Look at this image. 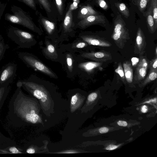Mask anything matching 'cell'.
I'll list each match as a JSON object with an SVG mask.
<instances>
[{"label": "cell", "instance_id": "obj_10", "mask_svg": "<svg viewBox=\"0 0 157 157\" xmlns=\"http://www.w3.org/2000/svg\"><path fill=\"white\" fill-rule=\"evenodd\" d=\"M148 64V60L146 57L143 56H140L136 68L135 78L136 80L141 81L144 79L147 74Z\"/></svg>", "mask_w": 157, "mask_h": 157}, {"label": "cell", "instance_id": "obj_16", "mask_svg": "<svg viewBox=\"0 0 157 157\" xmlns=\"http://www.w3.org/2000/svg\"><path fill=\"white\" fill-rule=\"evenodd\" d=\"M84 98L79 92L73 95L70 98V109L73 112L79 109L83 103Z\"/></svg>", "mask_w": 157, "mask_h": 157}, {"label": "cell", "instance_id": "obj_31", "mask_svg": "<svg viewBox=\"0 0 157 157\" xmlns=\"http://www.w3.org/2000/svg\"><path fill=\"white\" fill-rule=\"evenodd\" d=\"M150 71H157V56H155L149 62Z\"/></svg>", "mask_w": 157, "mask_h": 157}, {"label": "cell", "instance_id": "obj_3", "mask_svg": "<svg viewBox=\"0 0 157 157\" xmlns=\"http://www.w3.org/2000/svg\"><path fill=\"white\" fill-rule=\"evenodd\" d=\"M8 36L21 48H29L36 43L33 35L17 28L10 29Z\"/></svg>", "mask_w": 157, "mask_h": 157}, {"label": "cell", "instance_id": "obj_27", "mask_svg": "<svg viewBox=\"0 0 157 157\" xmlns=\"http://www.w3.org/2000/svg\"><path fill=\"white\" fill-rule=\"evenodd\" d=\"M54 2L58 14L63 16L64 14V0H54Z\"/></svg>", "mask_w": 157, "mask_h": 157}, {"label": "cell", "instance_id": "obj_13", "mask_svg": "<svg viewBox=\"0 0 157 157\" xmlns=\"http://www.w3.org/2000/svg\"><path fill=\"white\" fill-rule=\"evenodd\" d=\"M111 37L117 46L122 49L127 40L129 39L128 30L125 27L118 33H113Z\"/></svg>", "mask_w": 157, "mask_h": 157}, {"label": "cell", "instance_id": "obj_38", "mask_svg": "<svg viewBox=\"0 0 157 157\" xmlns=\"http://www.w3.org/2000/svg\"><path fill=\"white\" fill-rule=\"evenodd\" d=\"M120 145H114L113 144H110L106 148V150H113L114 149H117L118 148L119 146Z\"/></svg>", "mask_w": 157, "mask_h": 157}, {"label": "cell", "instance_id": "obj_23", "mask_svg": "<svg viewBox=\"0 0 157 157\" xmlns=\"http://www.w3.org/2000/svg\"><path fill=\"white\" fill-rule=\"evenodd\" d=\"M10 85L0 87V110L10 91Z\"/></svg>", "mask_w": 157, "mask_h": 157}, {"label": "cell", "instance_id": "obj_40", "mask_svg": "<svg viewBox=\"0 0 157 157\" xmlns=\"http://www.w3.org/2000/svg\"><path fill=\"white\" fill-rule=\"evenodd\" d=\"M78 151L74 150H67L64 151H61L60 152H58V153H78Z\"/></svg>", "mask_w": 157, "mask_h": 157}, {"label": "cell", "instance_id": "obj_18", "mask_svg": "<svg viewBox=\"0 0 157 157\" xmlns=\"http://www.w3.org/2000/svg\"><path fill=\"white\" fill-rule=\"evenodd\" d=\"M103 62H87L82 63L78 65L79 68L88 72H90L96 68L100 67Z\"/></svg>", "mask_w": 157, "mask_h": 157}, {"label": "cell", "instance_id": "obj_4", "mask_svg": "<svg viewBox=\"0 0 157 157\" xmlns=\"http://www.w3.org/2000/svg\"><path fill=\"white\" fill-rule=\"evenodd\" d=\"M17 56L28 67L38 71L51 77L56 78V74L52 70L31 54L27 52H19Z\"/></svg>", "mask_w": 157, "mask_h": 157}, {"label": "cell", "instance_id": "obj_1", "mask_svg": "<svg viewBox=\"0 0 157 157\" xmlns=\"http://www.w3.org/2000/svg\"><path fill=\"white\" fill-rule=\"evenodd\" d=\"M38 100L25 94L17 87L9 105L8 118L17 125L37 124L43 123Z\"/></svg>", "mask_w": 157, "mask_h": 157}, {"label": "cell", "instance_id": "obj_12", "mask_svg": "<svg viewBox=\"0 0 157 157\" xmlns=\"http://www.w3.org/2000/svg\"><path fill=\"white\" fill-rule=\"evenodd\" d=\"M75 27L72 9L70 6L65 14L62 22V31L64 33H70L72 31Z\"/></svg>", "mask_w": 157, "mask_h": 157}, {"label": "cell", "instance_id": "obj_45", "mask_svg": "<svg viewBox=\"0 0 157 157\" xmlns=\"http://www.w3.org/2000/svg\"><path fill=\"white\" fill-rule=\"evenodd\" d=\"M155 56H157V47H156V48L155 49Z\"/></svg>", "mask_w": 157, "mask_h": 157}, {"label": "cell", "instance_id": "obj_34", "mask_svg": "<svg viewBox=\"0 0 157 157\" xmlns=\"http://www.w3.org/2000/svg\"><path fill=\"white\" fill-rule=\"evenodd\" d=\"M22 1L25 4L33 10H36L34 0H22Z\"/></svg>", "mask_w": 157, "mask_h": 157}, {"label": "cell", "instance_id": "obj_2", "mask_svg": "<svg viewBox=\"0 0 157 157\" xmlns=\"http://www.w3.org/2000/svg\"><path fill=\"white\" fill-rule=\"evenodd\" d=\"M16 86L23 88L36 99L43 113L49 116L53 107V99L49 91L43 85L37 82L31 76L27 79L18 80Z\"/></svg>", "mask_w": 157, "mask_h": 157}, {"label": "cell", "instance_id": "obj_19", "mask_svg": "<svg viewBox=\"0 0 157 157\" xmlns=\"http://www.w3.org/2000/svg\"><path fill=\"white\" fill-rule=\"evenodd\" d=\"M123 66L125 79L128 83H131L133 81V71L131 63L125 61L123 63Z\"/></svg>", "mask_w": 157, "mask_h": 157}, {"label": "cell", "instance_id": "obj_46", "mask_svg": "<svg viewBox=\"0 0 157 157\" xmlns=\"http://www.w3.org/2000/svg\"></svg>", "mask_w": 157, "mask_h": 157}, {"label": "cell", "instance_id": "obj_11", "mask_svg": "<svg viewBox=\"0 0 157 157\" xmlns=\"http://www.w3.org/2000/svg\"><path fill=\"white\" fill-rule=\"evenodd\" d=\"M145 37L140 28H138L136 34L135 44V53L143 56L145 52L146 46Z\"/></svg>", "mask_w": 157, "mask_h": 157}, {"label": "cell", "instance_id": "obj_37", "mask_svg": "<svg viewBox=\"0 0 157 157\" xmlns=\"http://www.w3.org/2000/svg\"><path fill=\"white\" fill-rule=\"evenodd\" d=\"M10 153H21L22 152L20 151L16 147H10L8 149Z\"/></svg>", "mask_w": 157, "mask_h": 157}, {"label": "cell", "instance_id": "obj_9", "mask_svg": "<svg viewBox=\"0 0 157 157\" xmlns=\"http://www.w3.org/2000/svg\"><path fill=\"white\" fill-rule=\"evenodd\" d=\"M81 56L84 58L101 62H106L112 59L111 54L104 51L85 52L82 54Z\"/></svg>", "mask_w": 157, "mask_h": 157}, {"label": "cell", "instance_id": "obj_32", "mask_svg": "<svg viewBox=\"0 0 157 157\" xmlns=\"http://www.w3.org/2000/svg\"><path fill=\"white\" fill-rule=\"evenodd\" d=\"M115 71L116 73L118 74L121 77L122 81L125 82V77L124 70L123 69L121 62H120L118 64L117 68L115 69Z\"/></svg>", "mask_w": 157, "mask_h": 157}, {"label": "cell", "instance_id": "obj_7", "mask_svg": "<svg viewBox=\"0 0 157 157\" xmlns=\"http://www.w3.org/2000/svg\"><path fill=\"white\" fill-rule=\"evenodd\" d=\"M105 17L102 15H94L88 16L77 22L75 27L84 29L89 26L95 25H104L106 22Z\"/></svg>", "mask_w": 157, "mask_h": 157}, {"label": "cell", "instance_id": "obj_43", "mask_svg": "<svg viewBox=\"0 0 157 157\" xmlns=\"http://www.w3.org/2000/svg\"><path fill=\"white\" fill-rule=\"evenodd\" d=\"M147 107L146 105H144L142 107L141 111L143 113H146L147 112Z\"/></svg>", "mask_w": 157, "mask_h": 157}, {"label": "cell", "instance_id": "obj_41", "mask_svg": "<svg viewBox=\"0 0 157 157\" xmlns=\"http://www.w3.org/2000/svg\"><path fill=\"white\" fill-rule=\"evenodd\" d=\"M99 132L101 133H104L107 132L109 129L108 128L106 127H102L100 128L99 130Z\"/></svg>", "mask_w": 157, "mask_h": 157}, {"label": "cell", "instance_id": "obj_22", "mask_svg": "<svg viewBox=\"0 0 157 157\" xmlns=\"http://www.w3.org/2000/svg\"><path fill=\"white\" fill-rule=\"evenodd\" d=\"M125 24L121 15L118 14L114 21V29L113 33H117L125 27Z\"/></svg>", "mask_w": 157, "mask_h": 157}, {"label": "cell", "instance_id": "obj_8", "mask_svg": "<svg viewBox=\"0 0 157 157\" xmlns=\"http://www.w3.org/2000/svg\"><path fill=\"white\" fill-rule=\"evenodd\" d=\"M79 36L90 45L109 47L112 45L111 43L103 38L96 36L87 34L84 33H80Z\"/></svg>", "mask_w": 157, "mask_h": 157}, {"label": "cell", "instance_id": "obj_25", "mask_svg": "<svg viewBox=\"0 0 157 157\" xmlns=\"http://www.w3.org/2000/svg\"><path fill=\"white\" fill-rule=\"evenodd\" d=\"M9 48V45L5 43L2 36L0 35V61L3 58L6 51Z\"/></svg>", "mask_w": 157, "mask_h": 157}, {"label": "cell", "instance_id": "obj_36", "mask_svg": "<svg viewBox=\"0 0 157 157\" xmlns=\"http://www.w3.org/2000/svg\"><path fill=\"white\" fill-rule=\"evenodd\" d=\"M97 2L100 6L105 10L108 8V6L104 0H97Z\"/></svg>", "mask_w": 157, "mask_h": 157}, {"label": "cell", "instance_id": "obj_26", "mask_svg": "<svg viewBox=\"0 0 157 157\" xmlns=\"http://www.w3.org/2000/svg\"><path fill=\"white\" fill-rule=\"evenodd\" d=\"M150 0H133L134 4L137 6L139 10L143 12L146 8L148 3Z\"/></svg>", "mask_w": 157, "mask_h": 157}, {"label": "cell", "instance_id": "obj_44", "mask_svg": "<svg viewBox=\"0 0 157 157\" xmlns=\"http://www.w3.org/2000/svg\"><path fill=\"white\" fill-rule=\"evenodd\" d=\"M156 102V98H155L153 99H150V100H148L147 101H146L145 102V103H149L150 102Z\"/></svg>", "mask_w": 157, "mask_h": 157}, {"label": "cell", "instance_id": "obj_33", "mask_svg": "<svg viewBox=\"0 0 157 157\" xmlns=\"http://www.w3.org/2000/svg\"><path fill=\"white\" fill-rule=\"evenodd\" d=\"M87 45V43L85 42L80 41L74 44L72 47L74 48H82L86 47Z\"/></svg>", "mask_w": 157, "mask_h": 157}, {"label": "cell", "instance_id": "obj_35", "mask_svg": "<svg viewBox=\"0 0 157 157\" xmlns=\"http://www.w3.org/2000/svg\"><path fill=\"white\" fill-rule=\"evenodd\" d=\"M97 96V94L96 92H92L90 93L88 96L87 101L89 102L93 101L96 99Z\"/></svg>", "mask_w": 157, "mask_h": 157}, {"label": "cell", "instance_id": "obj_5", "mask_svg": "<svg viewBox=\"0 0 157 157\" xmlns=\"http://www.w3.org/2000/svg\"><path fill=\"white\" fill-rule=\"evenodd\" d=\"M6 19L14 23L21 25L40 35L42 33L33 21L31 18L21 10H19L13 14H8Z\"/></svg>", "mask_w": 157, "mask_h": 157}, {"label": "cell", "instance_id": "obj_30", "mask_svg": "<svg viewBox=\"0 0 157 157\" xmlns=\"http://www.w3.org/2000/svg\"><path fill=\"white\" fill-rule=\"evenodd\" d=\"M66 59L68 69L69 72H71L73 70V59L72 55L70 53L67 54Z\"/></svg>", "mask_w": 157, "mask_h": 157}, {"label": "cell", "instance_id": "obj_29", "mask_svg": "<svg viewBox=\"0 0 157 157\" xmlns=\"http://www.w3.org/2000/svg\"><path fill=\"white\" fill-rule=\"evenodd\" d=\"M150 6L152 9L155 26L157 29V0H151Z\"/></svg>", "mask_w": 157, "mask_h": 157}, {"label": "cell", "instance_id": "obj_21", "mask_svg": "<svg viewBox=\"0 0 157 157\" xmlns=\"http://www.w3.org/2000/svg\"><path fill=\"white\" fill-rule=\"evenodd\" d=\"M40 4L46 11L49 17L52 15L54 10L53 3L50 0H38Z\"/></svg>", "mask_w": 157, "mask_h": 157}, {"label": "cell", "instance_id": "obj_28", "mask_svg": "<svg viewBox=\"0 0 157 157\" xmlns=\"http://www.w3.org/2000/svg\"><path fill=\"white\" fill-rule=\"evenodd\" d=\"M157 77V71H150L147 77L143 81L142 85L145 86L151 82L155 80Z\"/></svg>", "mask_w": 157, "mask_h": 157}, {"label": "cell", "instance_id": "obj_24", "mask_svg": "<svg viewBox=\"0 0 157 157\" xmlns=\"http://www.w3.org/2000/svg\"><path fill=\"white\" fill-rule=\"evenodd\" d=\"M115 6L120 12L126 18H128L130 16L129 10L126 5L123 3H116Z\"/></svg>", "mask_w": 157, "mask_h": 157}, {"label": "cell", "instance_id": "obj_42", "mask_svg": "<svg viewBox=\"0 0 157 157\" xmlns=\"http://www.w3.org/2000/svg\"><path fill=\"white\" fill-rule=\"evenodd\" d=\"M117 124L119 126L124 127L128 125L126 121L121 120L118 121Z\"/></svg>", "mask_w": 157, "mask_h": 157}, {"label": "cell", "instance_id": "obj_39", "mask_svg": "<svg viewBox=\"0 0 157 157\" xmlns=\"http://www.w3.org/2000/svg\"><path fill=\"white\" fill-rule=\"evenodd\" d=\"M26 153L29 154H33L36 152V150L33 147H31L27 148L26 150Z\"/></svg>", "mask_w": 157, "mask_h": 157}, {"label": "cell", "instance_id": "obj_6", "mask_svg": "<svg viewBox=\"0 0 157 157\" xmlns=\"http://www.w3.org/2000/svg\"><path fill=\"white\" fill-rule=\"evenodd\" d=\"M17 65L9 63L2 67L0 70V87L8 86L12 83L16 76Z\"/></svg>", "mask_w": 157, "mask_h": 157}, {"label": "cell", "instance_id": "obj_14", "mask_svg": "<svg viewBox=\"0 0 157 157\" xmlns=\"http://www.w3.org/2000/svg\"><path fill=\"white\" fill-rule=\"evenodd\" d=\"M38 21L48 34L51 35L56 31V26L55 22L44 17L41 13L39 14Z\"/></svg>", "mask_w": 157, "mask_h": 157}, {"label": "cell", "instance_id": "obj_20", "mask_svg": "<svg viewBox=\"0 0 157 157\" xmlns=\"http://www.w3.org/2000/svg\"><path fill=\"white\" fill-rule=\"evenodd\" d=\"M43 52L45 55L50 58L55 59L57 57L55 47L48 41L46 42V46L43 49Z\"/></svg>", "mask_w": 157, "mask_h": 157}, {"label": "cell", "instance_id": "obj_15", "mask_svg": "<svg viewBox=\"0 0 157 157\" xmlns=\"http://www.w3.org/2000/svg\"><path fill=\"white\" fill-rule=\"evenodd\" d=\"M98 13L95 11L89 4L81 6L79 9L77 16L78 21L91 15H98Z\"/></svg>", "mask_w": 157, "mask_h": 157}, {"label": "cell", "instance_id": "obj_17", "mask_svg": "<svg viewBox=\"0 0 157 157\" xmlns=\"http://www.w3.org/2000/svg\"><path fill=\"white\" fill-rule=\"evenodd\" d=\"M146 17L147 26L149 32L151 33H153L157 30L155 27L154 21L153 17L152 9L150 6L148 10L144 13Z\"/></svg>", "mask_w": 157, "mask_h": 157}]
</instances>
